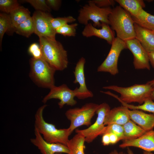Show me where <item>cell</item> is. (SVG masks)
<instances>
[{"instance_id":"35","label":"cell","mask_w":154,"mask_h":154,"mask_svg":"<svg viewBox=\"0 0 154 154\" xmlns=\"http://www.w3.org/2000/svg\"><path fill=\"white\" fill-rule=\"evenodd\" d=\"M46 2L51 9L56 11L59 8L62 1L60 0H46Z\"/></svg>"},{"instance_id":"37","label":"cell","mask_w":154,"mask_h":154,"mask_svg":"<svg viewBox=\"0 0 154 154\" xmlns=\"http://www.w3.org/2000/svg\"><path fill=\"white\" fill-rule=\"evenodd\" d=\"M108 133L109 135L110 144H115L120 140L119 137L116 134L112 133Z\"/></svg>"},{"instance_id":"43","label":"cell","mask_w":154,"mask_h":154,"mask_svg":"<svg viewBox=\"0 0 154 154\" xmlns=\"http://www.w3.org/2000/svg\"><path fill=\"white\" fill-rule=\"evenodd\" d=\"M54 154H61V153H56Z\"/></svg>"},{"instance_id":"16","label":"cell","mask_w":154,"mask_h":154,"mask_svg":"<svg viewBox=\"0 0 154 154\" xmlns=\"http://www.w3.org/2000/svg\"><path fill=\"white\" fill-rule=\"evenodd\" d=\"M101 29H97L90 23L85 25L82 34L86 37L95 36L105 40L108 43L112 44L115 38L114 31L107 24L101 23Z\"/></svg>"},{"instance_id":"39","label":"cell","mask_w":154,"mask_h":154,"mask_svg":"<svg viewBox=\"0 0 154 154\" xmlns=\"http://www.w3.org/2000/svg\"><path fill=\"white\" fill-rule=\"evenodd\" d=\"M109 154H126L125 153H123V152H118L116 150H114V151H111L109 153Z\"/></svg>"},{"instance_id":"21","label":"cell","mask_w":154,"mask_h":154,"mask_svg":"<svg viewBox=\"0 0 154 154\" xmlns=\"http://www.w3.org/2000/svg\"><path fill=\"white\" fill-rule=\"evenodd\" d=\"M120 6L129 12L131 16H137L145 7L144 1L142 0H116Z\"/></svg>"},{"instance_id":"15","label":"cell","mask_w":154,"mask_h":154,"mask_svg":"<svg viewBox=\"0 0 154 154\" xmlns=\"http://www.w3.org/2000/svg\"><path fill=\"white\" fill-rule=\"evenodd\" d=\"M129 147H137L147 151H154V130L146 131L137 138L124 140L119 145L122 148Z\"/></svg>"},{"instance_id":"18","label":"cell","mask_w":154,"mask_h":154,"mask_svg":"<svg viewBox=\"0 0 154 154\" xmlns=\"http://www.w3.org/2000/svg\"><path fill=\"white\" fill-rule=\"evenodd\" d=\"M136 38L148 52H154V31L139 26L134 23Z\"/></svg>"},{"instance_id":"40","label":"cell","mask_w":154,"mask_h":154,"mask_svg":"<svg viewBox=\"0 0 154 154\" xmlns=\"http://www.w3.org/2000/svg\"><path fill=\"white\" fill-rule=\"evenodd\" d=\"M153 89L151 94L150 98L152 99V100H154V79H153Z\"/></svg>"},{"instance_id":"41","label":"cell","mask_w":154,"mask_h":154,"mask_svg":"<svg viewBox=\"0 0 154 154\" xmlns=\"http://www.w3.org/2000/svg\"><path fill=\"white\" fill-rule=\"evenodd\" d=\"M127 151L128 154H134L132 151L129 148V147H127Z\"/></svg>"},{"instance_id":"33","label":"cell","mask_w":154,"mask_h":154,"mask_svg":"<svg viewBox=\"0 0 154 154\" xmlns=\"http://www.w3.org/2000/svg\"><path fill=\"white\" fill-rule=\"evenodd\" d=\"M28 51L35 59L42 58V56L40 46L36 43H33L29 46Z\"/></svg>"},{"instance_id":"28","label":"cell","mask_w":154,"mask_h":154,"mask_svg":"<svg viewBox=\"0 0 154 154\" xmlns=\"http://www.w3.org/2000/svg\"><path fill=\"white\" fill-rule=\"evenodd\" d=\"M123 106H126L128 109L133 110H141L144 111L152 113L154 114V102L151 98L146 100L143 104L138 106H134L126 104L119 100Z\"/></svg>"},{"instance_id":"3","label":"cell","mask_w":154,"mask_h":154,"mask_svg":"<svg viewBox=\"0 0 154 154\" xmlns=\"http://www.w3.org/2000/svg\"><path fill=\"white\" fill-rule=\"evenodd\" d=\"M109 25L117 37L125 41L136 38L134 22L130 14L120 6L112 9L108 17Z\"/></svg>"},{"instance_id":"22","label":"cell","mask_w":154,"mask_h":154,"mask_svg":"<svg viewBox=\"0 0 154 154\" xmlns=\"http://www.w3.org/2000/svg\"><path fill=\"white\" fill-rule=\"evenodd\" d=\"M124 130V140L137 138L146 131L131 120L123 125Z\"/></svg>"},{"instance_id":"42","label":"cell","mask_w":154,"mask_h":154,"mask_svg":"<svg viewBox=\"0 0 154 154\" xmlns=\"http://www.w3.org/2000/svg\"><path fill=\"white\" fill-rule=\"evenodd\" d=\"M143 154H154L151 153V152H148L145 151H143Z\"/></svg>"},{"instance_id":"23","label":"cell","mask_w":154,"mask_h":154,"mask_svg":"<svg viewBox=\"0 0 154 154\" xmlns=\"http://www.w3.org/2000/svg\"><path fill=\"white\" fill-rule=\"evenodd\" d=\"M134 23L141 27L154 31V15L142 9L136 16H131Z\"/></svg>"},{"instance_id":"1","label":"cell","mask_w":154,"mask_h":154,"mask_svg":"<svg viewBox=\"0 0 154 154\" xmlns=\"http://www.w3.org/2000/svg\"><path fill=\"white\" fill-rule=\"evenodd\" d=\"M153 80L145 84H135L126 87L116 85L103 87V89L112 90L119 93L120 95L119 97L109 91L100 92L112 96L126 104L137 102L141 104L146 100L151 98L153 89Z\"/></svg>"},{"instance_id":"14","label":"cell","mask_w":154,"mask_h":154,"mask_svg":"<svg viewBox=\"0 0 154 154\" xmlns=\"http://www.w3.org/2000/svg\"><path fill=\"white\" fill-rule=\"evenodd\" d=\"M35 137L30 139L31 142L38 147L42 154H54L56 153L70 154V151L66 145L60 143H50L46 141L35 128Z\"/></svg>"},{"instance_id":"8","label":"cell","mask_w":154,"mask_h":154,"mask_svg":"<svg viewBox=\"0 0 154 154\" xmlns=\"http://www.w3.org/2000/svg\"><path fill=\"white\" fill-rule=\"evenodd\" d=\"M111 45L107 57L98 67L97 71L115 75L119 72L117 63L120 54L122 50L127 48L125 41L117 37L114 38Z\"/></svg>"},{"instance_id":"19","label":"cell","mask_w":154,"mask_h":154,"mask_svg":"<svg viewBox=\"0 0 154 154\" xmlns=\"http://www.w3.org/2000/svg\"><path fill=\"white\" fill-rule=\"evenodd\" d=\"M129 111L130 120L146 131L153 130L154 127V114H146L137 110H129Z\"/></svg>"},{"instance_id":"17","label":"cell","mask_w":154,"mask_h":154,"mask_svg":"<svg viewBox=\"0 0 154 154\" xmlns=\"http://www.w3.org/2000/svg\"><path fill=\"white\" fill-rule=\"evenodd\" d=\"M129 111V109L123 106L111 109L105 117L104 125L116 124L123 125L130 120Z\"/></svg>"},{"instance_id":"29","label":"cell","mask_w":154,"mask_h":154,"mask_svg":"<svg viewBox=\"0 0 154 154\" xmlns=\"http://www.w3.org/2000/svg\"><path fill=\"white\" fill-rule=\"evenodd\" d=\"M78 25L76 23L66 24L56 30V34H60L64 36L74 37L76 35V29Z\"/></svg>"},{"instance_id":"30","label":"cell","mask_w":154,"mask_h":154,"mask_svg":"<svg viewBox=\"0 0 154 154\" xmlns=\"http://www.w3.org/2000/svg\"><path fill=\"white\" fill-rule=\"evenodd\" d=\"M112 133L116 135L120 140H124V130L123 125L112 124L105 126L102 135L106 133Z\"/></svg>"},{"instance_id":"7","label":"cell","mask_w":154,"mask_h":154,"mask_svg":"<svg viewBox=\"0 0 154 154\" xmlns=\"http://www.w3.org/2000/svg\"><path fill=\"white\" fill-rule=\"evenodd\" d=\"M93 103L85 104L81 108H70L65 112L67 119L70 121V124L68 128L70 133L76 128L81 126H90L91 120L99 106Z\"/></svg>"},{"instance_id":"12","label":"cell","mask_w":154,"mask_h":154,"mask_svg":"<svg viewBox=\"0 0 154 154\" xmlns=\"http://www.w3.org/2000/svg\"><path fill=\"white\" fill-rule=\"evenodd\" d=\"M133 56V64L136 69L150 70L148 53L136 38L125 41Z\"/></svg>"},{"instance_id":"13","label":"cell","mask_w":154,"mask_h":154,"mask_svg":"<svg viewBox=\"0 0 154 154\" xmlns=\"http://www.w3.org/2000/svg\"><path fill=\"white\" fill-rule=\"evenodd\" d=\"M85 59L82 57L76 64L73 73L75 79L74 84L78 83V88L76 87L74 90L75 97L78 99L83 100L93 96V92L88 90L86 85L84 72V66L86 63Z\"/></svg>"},{"instance_id":"5","label":"cell","mask_w":154,"mask_h":154,"mask_svg":"<svg viewBox=\"0 0 154 154\" xmlns=\"http://www.w3.org/2000/svg\"><path fill=\"white\" fill-rule=\"evenodd\" d=\"M29 76L38 86L50 89L55 85L54 75L56 70L42 58L30 60Z\"/></svg>"},{"instance_id":"25","label":"cell","mask_w":154,"mask_h":154,"mask_svg":"<svg viewBox=\"0 0 154 154\" xmlns=\"http://www.w3.org/2000/svg\"><path fill=\"white\" fill-rule=\"evenodd\" d=\"M13 32L27 37H29L34 33V25L32 17L15 28Z\"/></svg>"},{"instance_id":"36","label":"cell","mask_w":154,"mask_h":154,"mask_svg":"<svg viewBox=\"0 0 154 154\" xmlns=\"http://www.w3.org/2000/svg\"><path fill=\"white\" fill-rule=\"evenodd\" d=\"M102 137V142L104 146H107L110 144L109 135L108 133L103 134Z\"/></svg>"},{"instance_id":"11","label":"cell","mask_w":154,"mask_h":154,"mask_svg":"<svg viewBox=\"0 0 154 154\" xmlns=\"http://www.w3.org/2000/svg\"><path fill=\"white\" fill-rule=\"evenodd\" d=\"M48 13L36 11L32 17L34 23V33L38 37H43L56 40V33L50 23Z\"/></svg>"},{"instance_id":"6","label":"cell","mask_w":154,"mask_h":154,"mask_svg":"<svg viewBox=\"0 0 154 154\" xmlns=\"http://www.w3.org/2000/svg\"><path fill=\"white\" fill-rule=\"evenodd\" d=\"M112 9L110 7L100 8L91 0L83 6L79 10L77 20L80 24L86 25L92 21L95 27H101V23L109 25L108 17Z\"/></svg>"},{"instance_id":"2","label":"cell","mask_w":154,"mask_h":154,"mask_svg":"<svg viewBox=\"0 0 154 154\" xmlns=\"http://www.w3.org/2000/svg\"><path fill=\"white\" fill-rule=\"evenodd\" d=\"M42 58L56 71L67 68L68 60L67 51L62 44L56 40L39 37Z\"/></svg>"},{"instance_id":"26","label":"cell","mask_w":154,"mask_h":154,"mask_svg":"<svg viewBox=\"0 0 154 154\" xmlns=\"http://www.w3.org/2000/svg\"><path fill=\"white\" fill-rule=\"evenodd\" d=\"M11 23L9 14L5 13L0 14V47L1 49L2 40L5 33L10 31Z\"/></svg>"},{"instance_id":"4","label":"cell","mask_w":154,"mask_h":154,"mask_svg":"<svg viewBox=\"0 0 154 154\" xmlns=\"http://www.w3.org/2000/svg\"><path fill=\"white\" fill-rule=\"evenodd\" d=\"M47 105L40 107L35 115V127L44 139L50 143H60L67 146L71 134L68 128L58 129L55 125L46 122L43 117L44 109Z\"/></svg>"},{"instance_id":"34","label":"cell","mask_w":154,"mask_h":154,"mask_svg":"<svg viewBox=\"0 0 154 154\" xmlns=\"http://www.w3.org/2000/svg\"><path fill=\"white\" fill-rule=\"evenodd\" d=\"M97 6L100 8H105L114 6L115 4L113 0H91Z\"/></svg>"},{"instance_id":"38","label":"cell","mask_w":154,"mask_h":154,"mask_svg":"<svg viewBox=\"0 0 154 154\" xmlns=\"http://www.w3.org/2000/svg\"><path fill=\"white\" fill-rule=\"evenodd\" d=\"M148 56L149 62L154 68V52L148 53Z\"/></svg>"},{"instance_id":"32","label":"cell","mask_w":154,"mask_h":154,"mask_svg":"<svg viewBox=\"0 0 154 154\" xmlns=\"http://www.w3.org/2000/svg\"><path fill=\"white\" fill-rule=\"evenodd\" d=\"M24 1L30 3L37 11L50 12L51 9L47 5L45 0H26Z\"/></svg>"},{"instance_id":"9","label":"cell","mask_w":154,"mask_h":154,"mask_svg":"<svg viewBox=\"0 0 154 154\" xmlns=\"http://www.w3.org/2000/svg\"><path fill=\"white\" fill-rule=\"evenodd\" d=\"M110 110L109 105L106 103L99 105L96 112L98 116L94 123L86 129H76V132L83 135L85 137V142H92L98 136L102 135L105 127L104 124L105 117Z\"/></svg>"},{"instance_id":"20","label":"cell","mask_w":154,"mask_h":154,"mask_svg":"<svg viewBox=\"0 0 154 154\" xmlns=\"http://www.w3.org/2000/svg\"><path fill=\"white\" fill-rule=\"evenodd\" d=\"M11 27L10 31L13 33L14 29L31 16L30 12L27 8L20 6L9 14Z\"/></svg>"},{"instance_id":"10","label":"cell","mask_w":154,"mask_h":154,"mask_svg":"<svg viewBox=\"0 0 154 154\" xmlns=\"http://www.w3.org/2000/svg\"><path fill=\"white\" fill-rule=\"evenodd\" d=\"M50 90L49 93L42 100L44 103L51 99H58L60 100L58 103L60 108L65 104L73 106L76 104L77 102L74 99L75 96L74 90H71L66 84H62L59 86H54Z\"/></svg>"},{"instance_id":"27","label":"cell","mask_w":154,"mask_h":154,"mask_svg":"<svg viewBox=\"0 0 154 154\" xmlns=\"http://www.w3.org/2000/svg\"><path fill=\"white\" fill-rule=\"evenodd\" d=\"M49 20L51 26L55 31L61 27L68 23L75 22L76 20L75 18L71 16L54 18L51 15L49 17Z\"/></svg>"},{"instance_id":"24","label":"cell","mask_w":154,"mask_h":154,"mask_svg":"<svg viewBox=\"0 0 154 154\" xmlns=\"http://www.w3.org/2000/svg\"><path fill=\"white\" fill-rule=\"evenodd\" d=\"M85 142L84 137L79 133L69 140L67 146L70 150V154H85Z\"/></svg>"},{"instance_id":"31","label":"cell","mask_w":154,"mask_h":154,"mask_svg":"<svg viewBox=\"0 0 154 154\" xmlns=\"http://www.w3.org/2000/svg\"><path fill=\"white\" fill-rule=\"evenodd\" d=\"M20 6L16 0H0V10L9 14Z\"/></svg>"}]
</instances>
